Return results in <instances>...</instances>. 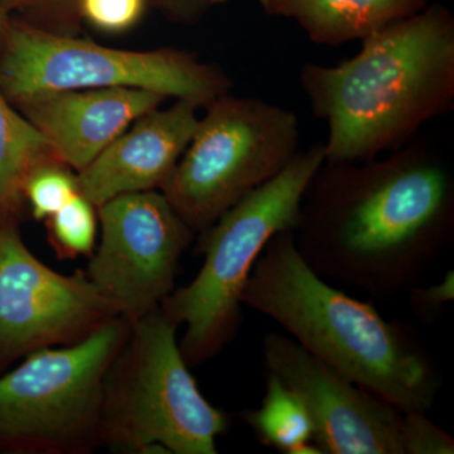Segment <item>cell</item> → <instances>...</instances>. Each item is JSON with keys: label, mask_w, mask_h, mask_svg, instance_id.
Returning <instances> with one entry per match:
<instances>
[{"label": "cell", "mask_w": 454, "mask_h": 454, "mask_svg": "<svg viewBox=\"0 0 454 454\" xmlns=\"http://www.w3.org/2000/svg\"><path fill=\"white\" fill-rule=\"evenodd\" d=\"M427 0H260L271 16L291 18L319 44L364 40L426 8Z\"/></svg>", "instance_id": "cell-14"}, {"label": "cell", "mask_w": 454, "mask_h": 454, "mask_svg": "<svg viewBox=\"0 0 454 454\" xmlns=\"http://www.w3.org/2000/svg\"><path fill=\"white\" fill-rule=\"evenodd\" d=\"M160 307L130 325L107 373L101 443L128 453L216 454L229 419L197 387Z\"/></svg>", "instance_id": "cell-5"}, {"label": "cell", "mask_w": 454, "mask_h": 454, "mask_svg": "<svg viewBox=\"0 0 454 454\" xmlns=\"http://www.w3.org/2000/svg\"><path fill=\"white\" fill-rule=\"evenodd\" d=\"M427 413H403V454H453L454 439L427 418Z\"/></svg>", "instance_id": "cell-19"}, {"label": "cell", "mask_w": 454, "mask_h": 454, "mask_svg": "<svg viewBox=\"0 0 454 454\" xmlns=\"http://www.w3.org/2000/svg\"><path fill=\"white\" fill-rule=\"evenodd\" d=\"M244 306L267 316L313 356L402 413H427L441 389L428 351L372 301L349 297L301 258L293 231L274 236L259 256Z\"/></svg>", "instance_id": "cell-2"}, {"label": "cell", "mask_w": 454, "mask_h": 454, "mask_svg": "<svg viewBox=\"0 0 454 454\" xmlns=\"http://www.w3.org/2000/svg\"><path fill=\"white\" fill-rule=\"evenodd\" d=\"M268 373L294 391L309 411L324 454H403V413L313 356L282 333L262 340Z\"/></svg>", "instance_id": "cell-11"}, {"label": "cell", "mask_w": 454, "mask_h": 454, "mask_svg": "<svg viewBox=\"0 0 454 454\" xmlns=\"http://www.w3.org/2000/svg\"><path fill=\"white\" fill-rule=\"evenodd\" d=\"M7 32V25H5V18L3 16L2 9H0V35Z\"/></svg>", "instance_id": "cell-22"}, {"label": "cell", "mask_w": 454, "mask_h": 454, "mask_svg": "<svg viewBox=\"0 0 454 454\" xmlns=\"http://www.w3.org/2000/svg\"><path fill=\"white\" fill-rule=\"evenodd\" d=\"M244 420L264 446L286 454H322L313 442V426L306 406L294 391L268 373L267 389L258 411Z\"/></svg>", "instance_id": "cell-16"}, {"label": "cell", "mask_w": 454, "mask_h": 454, "mask_svg": "<svg viewBox=\"0 0 454 454\" xmlns=\"http://www.w3.org/2000/svg\"><path fill=\"white\" fill-rule=\"evenodd\" d=\"M51 162L57 160L49 142L14 112L0 88V211L13 208L33 170Z\"/></svg>", "instance_id": "cell-15"}, {"label": "cell", "mask_w": 454, "mask_h": 454, "mask_svg": "<svg viewBox=\"0 0 454 454\" xmlns=\"http://www.w3.org/2000/svg\"><path fill=\"white\" fill-rule=\"evenodd\" d=\"M212 2H223V0H212Z\"/></svg>", "instance_id": "cell-24"}, {"label": "cell", "mask_w": 454, "mask_h": 454, "mask_svg": "<svg viewBox=\"0 0 454 454\" xmlns=\"http://www.w3.org/2000/svg\"><path fill=\"white\" fill-rule=\"evenodd\" d=\"M0 88L20 104L71 90L134 88L201 106L225 95L227 82L215 68L176 51L109 49L17 27L5 38Z\"/></svg>", "instance_id": "cell-8"}, {"label": "cell", "mask_w": 454, "mask_h": 454, "mask_svg": "<svg viewBox=\"0 0 454 454\" xmlns=\"http://www.w3.org/2000/svg\"><path fill=\"white\" fill-rule=\"evenodd\" d=\"M454 300V271L450 270L441 283L433 286H414L411 288V309L424 324H433L441 316L446 304Z\"/></svg>", "instance_id": "cell-21"}, {"label": "cell", "mask_w": 454, "mask_h": 454, "mask_svg": "<svg viewBox=\"0 0 454 454\" xmlns=\"http://www.w3.org/2000/svg\"><path fill=\"white\" fill-rule=\"evenodd\" d=\"M115 318L118 310L85 273H57L13 226H0V357L74 345Z\"/></svg>", "instance_id": "cell-10"}, {"label": "cell", "mask_w": 454, "mask_h": 454, "mask_svg": "<svg viewBox=\"0 0 454 454\" xmlns=\"http://www.w3.org/2000/svg\"><path fill=\"white\" fill-rule=\"evenodd\" d=\"M298 138L294 114L223 95L208 104L163 195L193 232L206 231L291 162Z\"/></svg>", "instance_id": "cell-7"}, {"label": "cell", "mask_w": 454, "mask_h": 454, "mask_svg": "<svg viewBox=\"0 0 454 454\" xmlns=\"http://www.w3.org/2000/svg\"><path fill=\"white\" fill-rule=\"evenodd\" d=\"M22 4H35V3L52 2V0H18Z\"/></svg>", "instance_id": "cell-23"}, {"label": "cell", "mask_w": 454, "mask_h": 454, "mask_svg": "<svg viewBox=\"0 0 454 454\" xmlns=\"http://www.w3.org/2000/svg\"><path fill=\"white\" fill-rule=\"evenodd\" d=\"M197 107L178 100L145 114L80 170L79 192L98 207L124 193L162 188L195 134Z\"/></svg>", "instance_id": "cell-12"}, {"label": "cell", "mask_w": 454, "mask_h": 454, "mask_svg": "<svg viewBox=\"0 0 454 454\" xmlns=\"http://www.w3.org/2000/svg\"><path fill=\"white\" fill-rule=\"evenodd\" d=\"M51 162L33 170L27 178L23 195L31 203L33 216L37 220H49L59 208L64 207L79 193L77 176Z\"/></svg>", "instance_id": "cell-18"}, {"label": "cell", "mask_w": 454, "mask_h": 454, "mask_svg": "<svg viewBox=\"0 0 454 454\" xmlns=\"http://www.w3.org/2000/svg\"><path fill=\"white\" fill-rule=\"evenodd\" d=\"M319 177L293 236L325 279L389 301L417 286L452 239L453 182L441 164L399 160Z\"/></svg>", "instance_id": "cell-1"}, {"label": "cell", "mask_w": 454, "mask_h": 454, "mask_svg": "<svg viewBox=\"0 0 454 454\" xmlns=\"http://www.w3.org/2000/svg\"><path fill=\"white\" fill-rule=\"evenodd\" d=\"M46 221L51 244L59 259H76L94 253L98 216L95 206L82 193L74 195Z\"/></svg>", "instance_id": "cell-17"}, {"label": "cell", "mask_w": 454, "mask_h": 454, "mask_svg": "<svg viewBox=\"0 0 454 454\" xmlns=\"http://www.w3.org/2000/svg\"><path fill=\"white\" fill-rule=\"evenodd\" d=\"M129 330L112 319L74 345L31 352L0 378V446L73 454L101 444L107 373Z\"/></svg>", "instance_id": "cell-6"}, {"label": "cell", "mask_w": 454, "mask_h": 454, "mask_svg": "<svg viewBox=\"0 0 454 454\" xmlns=\"http://www.w3.org/2000/svg\"><path fill=\"white\" fill-rule=\"evenodd\" d=\"M98 210L100 244L85 274L131 325L175 291L179 259L193 231L154 190L114 197Z\"/></svg>", "instance_id": "cell-9"}, {"label": "cell", "mask_w": 454, "mask_h": 454, "mask_svg": "<svg viewBox=\"0 0 454 454\" xmlns=\"http://www.w3.org/2000/svg\"><path fill=\"white\" fill-rule=\"evenodd\" d=\"M325 162V145L298 152L277 176L203 231L201 270L160 303L170 321L186 325L179 348L188 366L215 356L235 336L259 256L274 236L295 229L307 188Z\"/></svg>", "instance_id": "cell-4"}, {"label": "cell", "mask_w": 454, "mask_h": 454, "mask_svg": "<svg viewBox=\"0 0 454 454\" xmlns=\"http://www.w3.org/2000/svg\"><path fill=\"white\" fill-rule=\"evenodd\" d=\"M164 98L149 90L107 88L52 92L20 104L57 162L80 172Z\"/></svg>", "instance_id": "cell-13"}, {"label": "cell", "mask_w": 454, "mask_h": 454, "mask_svg": "<svg viewBox=\"0 0 454 454\" xmlns=\"http://www.w3.org/2000/svg\"><path fill=\"white\" fill-rule=\"evenodd\" d=\"M336 67L307 65L306 88L328 122L325 160H367L413 134L454 92V27L441 8L422 9L367 35Z\"/></svg>", "instance_id": "cell-3"}, {"label": "cell", "mask_w": 454, "mask_h": 454, "mask_svg": "<svg viewBox=\"0 0 454 454\" xmlns=\"http://www.w3.org/2000/svg\"><path fill=\"white\" fill-rule=\"evenodd\" d=\"M82 14L101 31H127L138 22L145 0H80Z\"/></svg>", "instance_id": "cell-20"}]
</instances>
